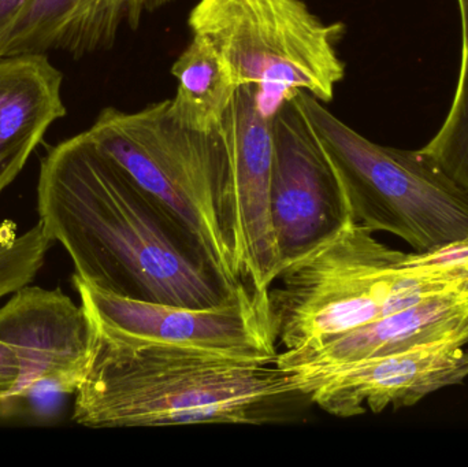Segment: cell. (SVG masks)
I'll use <instances>...</instances> for the list:
<instances>
[{"label":"cell","mask_w":468,"mask_h":467,"mask_svg":"<svg viewBox=\"0 0 468 467\" xmlns=\"http://www.w3.org/2000/svg\"><path fill=\"white\" fill-rule=\"evenodd\" d=\"M38 224L74 276L122 298L208 309L233 301L234 282L161 200L99 150L85 132L51 147L37 183Z\"/></svg>","instance_id":"cell-1"},{"label":"cell","mask_w":468,"mask_h":467,"mask_svg":"<svg viewBox=\"0 0 468 467\" xmlns=\"http://www.w3.org/2000/svg\"><path fill=\"white\" fill-rule=\"evenodd\" d=\"M313 405L291 370L275 362L122 345L90 334L73 421L93 430L272 425L299 419Z\"/></svg>","instance_id":"cell-2"},{"label":"cell","mask_w":468,"mask_h":467,"mask_svg":"<svg viewBox=\"0 0 468 467\" xmlns=\"http://www.w3.org/2000/svg\"><path fill=\"white\" fill-rule=\"evenodd\" d=\"M459 288H468V241L407 254L351 221L286 266L267 295L278 345L286 353H304Z\"/></svg>","instance_id":"cell-3"},{"label":"cell","mask_w":468,"mask_h":467,"mask_svg":"<svg viewBox=\"0 0 468 467\" xmlns=\"http://www.w3.org/2000/svg\"><path fill=\"white\" fill-rule=\"evenodd\" d=\"M167 104L169 99L132 112L109 107L85 133L189 228L230 280L244 282L224 139L219 132L184 128L172 120Z\"/></svg>","instance_id":"cell-4"},{"label":"cell","mask_w":468,"mask_h":467,"mask_svg":"<svg viewBox=\"0 0 468 467\" xmlns=\"http://www.w3.org/2000/svg\"><path fill=\"white\" fill-rule=\"evenodd\" d=\"M292 99L321 137L356 224L392 233L415 252L468 241V192L422 148L377 144L308 93Z\"/></svg>","instance_id":"cell-5"},{"label":"cell","mask_w":468,"mask_h":467,"mask_svg":"<svg viewBox=\"0 0 468 467\" xmlns=\"http://www.w3.org/2000/svg\"><path fill=\"white\" fill-rule=\"evenodd\" d=\"M188 24L218 49L239 87L255 88L269 118L299 92L329 103L346 76L335 47L344 25L322 21L303 0H199Z\"/></svg>","instance_id":"cell-6"},{"label":"cell","mask_w":468,"mask_h":467,"mask_svg":"<svg viewBox=\"0 0 468 467\" xmlns=\"http://www.w3.org/2000/svg\"><path fill=\"white\" fill-rule=\"evenodd\" d=\"M90 334L122 345H147L274 364L277 337L269 295L250 285L233 301L208 309L134 301L73 277Z\"/></svg>","instance_id":"cell-7"},{"label":"cell","mask_w":468,"mask_h":467,"mask_svg":"<svg viewBox=\"0 0 468 467\" xmlns=\"http://www.w3.org/2000/svg\"><path fill=\"white\" fill-rule=\"evenodd\" d=\"M272 132L270 211L280 274L354 219L326 148L293 99L274 115Z\"/></svg>","instance_id":"cell-8"},{"label":"cell","mask_w":468,"mask_h":467,"mask_svg":"<svg viewBox=\"0 0 468 467\" xmlns=\"http://www.w3.org/2000/svg\"><path fill=\"white\" fill-rule=\"evenodd\" d=\"M434 343L401 353L326 367H286L314 405L340 419L417 405L468 378V350Z\"/></svg>","instance_id":"cell-9"},{"label":"cell","mask_w":468,"mask_h":467,"mask_svg":"<svg viewBox=\"0 0 468 467\" xmlns=\"http://www.w3.org/2000/svg\"><path fill=\"white\" fill-rule=\"evenodd\" d=\"M272 120L261 114L255 88L241 85L219 129L229 158L236 200L241 277L259 292H267L278 274L270 211L274 164Z\"/></svg>","instance_id":"cell-10"},{"label":"cell","mask_w":468,"mask_h":467,"mask_svg":"<svg viewBox=\"0 0 468 467\" xmlns=\"http://www.w3.org/2000/svg\"><path fill=\"white\" fill-rule=\"evenodd\" d=\"M0 340L27 370V394L37 388L76 394L90 359V326L81 303L32 282L0 306Z\"/></svg>","instance_id":"cell-11"},{"label":"cell","mask_w":468,"mask_h":467,"mask_svg":"<svg viewBox=\"0 0 468 467\" xmlns=\"http://www.w3.org/2000/svg\"><path fill=\"white\" fill-rule=\"evenodd\" d=\"M468 345V288L447 291L304 353L278 354L280 367H326L434 343Z\"/></svg>","instance_id":"cell-12"},{"label":"cell","mask_w":468,"mask_h":467,"mask_svg":"<svg viewBox=\"0 0 468 467\" xmlns=\"http://www.w3.org/2000/svg\"><path fill=\"white\" fill-rule=\"evenodd\" d=\"M173 0H32L0 43V58L65 51L74 58L112 48L123 29Z\"/></svg>","instance_id":"cell-13"},{"label":"cell","mask_w":468,"mask_h":467,"mask_svg":"<svg viewBox=\"0 0 468 467\" xmlns=\"http://www.w3.org/2000/svg\"><path fill=\"white\" fill-rule=\"evenodd\" d=\"M62 82L46 54L0 58V194L18 177L47 129L65 117Z\"/></svg>","instance_id":"cell-14"},{"label":"cell","mask_w":468,"mask_h":467,"mask_svg":"<svg viewBox=\"0 0 468 467\" xmlns=\"http://www.w3.org/2000/svg\"><path fill=\"white\" fill-rule=\"evenodd\" d=\"M177 90L167 104L173 121L200 133H217L232 106L239 84L218 49L203 36L191 43L172 66Z\"/></svg>","instance_id":"cell-15"},{"label":"cell","mask_w":468,"mask_h":467,"mask_svg":"<svg viewBox=\"0 0 468 467\" xmlns=\"http://www.w3.org/2000/svg\"><path fill=\"white\" fill-rule=\"evenodd\" d=\"M458 5L462 22L458 85L444 123L422 150L468 192V0H458Z\"/></svg>","instance_id":"cell-16"},{"label":"cell","mask_w":468,"mask_h":467,"mask_svg":"<svg viewBox=\"0 0 468 467\" xmlns=\"http://www.w3.org/2000/svg\"><path fill=\"white\" fill-rule=\"evenodd\" d=\"M52 243L38 222L22 235H0V301L36 279Z\"/></svg>","instance_id":"cell-17"},{"label":"cell","mask_w":468,"mask_h":467,"mask_svg":"<svg viewBox=\"0 0 468 467\" xmlns=\"http://www.w3.org/2000/svg\"><path fill=\"white\" fill-rule=\"evenodd\" d=\"M27 395V370L16 351L0 340V400Z\"/></svg>","instance_id":"cell-18"},{"label":"cell","mask_w":468,"mask_h":467,"mask_svg":"<svg viewBox=\"0 0 468 467\" xmlns=\"http://www.w3.org/2000/svg\"><path fill=\"white\" fill-rule=\"evenodd\" d=\"M32 0H0V43Z\"/></svg>","instance_id":"cell-19"}]
</instances>
